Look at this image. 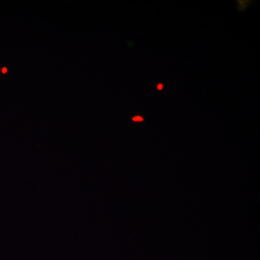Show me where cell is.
I'll return each mask as SVG.
<instances>
[{
  "mask_svg": "<svg viewBox=\"0 0 260 260\" xmlns=\"http://www.w3.org/2000/svg\"><path fill=\"white\" fill-rule=\"evenodd\" d=\"M2 72H3L4 74H5V73H7V69H3V70H2Z\"/></svg>",
  "mask_w": 260,
  "mask_h": 260,
  "instance_id": "3957f363",
  "label": "cell"
},
{
  "mask_svg": "<svg viewBox=\"0 0 260 260\" xmlns=\"http://www.w3.org/2000/svg\"><path fill=\"white\" fill-rule=\"evenodd\" d=\"M132 121H135V122H141V121H144V118L141 116H135L132 118Z\"/></svg>",
  "mask_w": 260,
  "mask_h": 260,
  "instance_id": "6da1fadb",
  "label": "cell"
},
{
  "mask_svg": "<svg viewBox=\"0 0 260 260\" xmlns=\"http://www.w3.org/2000/svg\"><path fill=\"white\" fill-rule=\"evenodd\" d=\"M164 88V85L163 84H158L157 89L158 90H162Z\"/></svg>",
  "mask_w": 260,
  "mask_h": 260,
  "instance_id": "7a4b0ae2",
  "label": "cell"
}]
</instances>
